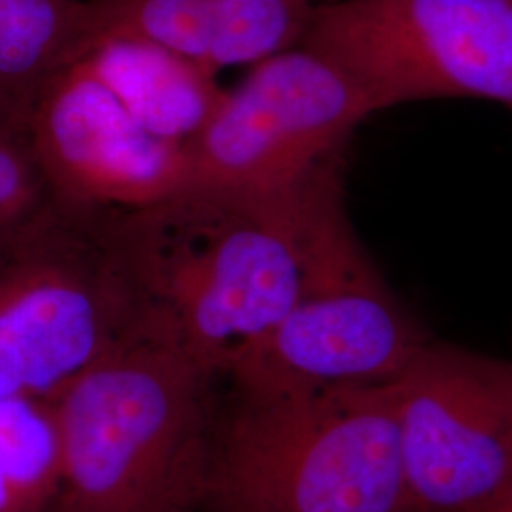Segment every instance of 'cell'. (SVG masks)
I'll use <instances>...</instances> for the list:
<instances>
[{
	"label": "cell",
	"instance_id": "6da1fadb",
	"mask_svg": "<svg viewBox=\"0 0 512 512\" xmlns=\"http://www.w3.org/2000/svg\"><path fill=\"white\" fill-rule=\"evenodd\" d=\"M342 165L281 194L188 188L105 220L148 338L232 378L353 230Z\"/></svg>",
	"mask_w": 512,
	"mask_h": 512
},
{
	"label": "cell",
	"instance_id": "7a4b0ae2",
	"mask_svg": "<svg viewBox=\"0 0 512 512\" xmlns=\"http://www.w3.org/2000/svg\"><path fill=\"white\" fill-rule=\"evenodd\" d=\"M209 378L150 338L128 344L50 401L61 512H196L215 418Z\"/></svg>",
	"mask_w": 512,
	"mask_h": 512
},
{
	"label": "cell",
	"instance_id": "3957f363",
	"mask_svg": "<svg viewBox=\"0 0 512 512\" xmlns=\"http://www.w3.org/2000/svg\"><path fill=\"white\" fill-rule=\"evenodd\" d=\"M211 512H408L395 382L359 389L238 387L215 423Z\"/></svg>",
	"mask_w": 512,
	"mask_h": 512
},
{
	"label": "cell",
	"instance_id": "277c9868",
	"mask_svg": "<svg viewBox=\"0 0 512 512\" xmlns=\"http://www.w3.org/2000/svg\"><path fill=\"white\" fill-rule=\"evenodd\" d=\"M141 338L147 332L105 220L52 203L0 236V397L50 403Z\"/></svg>",
	"mask_w": 512,
	"mask_h": 512
},
{
	"label": "cell",
	"instance_id": "5b68a950",
	"mask_svg": "<svg viewBox=\"0 0 512 512\" xmlns=\"http://www.w3.org/2000/svg\"><path fill=\"white\" fill-rule=\"evenodd\" d=\"M374 112L429 99L512 110V0H323L302 44Z\"/></svg>",
	"mask_w": 512,
	"mask_h": 512
},
{
	"label": "cell",
	"instance_id": "8992f818",
	"mask_svg": "<svg viewBox=\"0 0 512 512\" xmlns=\"http://www.w3.org/2000/svg\"><path fill=\"white\" fill-rule=\"evenodd\" d=\"M370 114L348 74L304 46L264 59L190 143V188L289 192L344 156Z\"/></svg>",
	"mask_w": 512,
	"mask_h": 512
},
{
	"label": "cell",
	"instance_id": "52a82bcc",
	"mask_svg": "<svg viewBox=\"0 0 512 512\" xmlns=\"http://www.w3.org/2000/svg\"><path fill=\"white\" fill-rule=\"evenodd\" d=\"M408 512H473L512 492V361L431 340L395 382Z\"/></svg>",
	"mask_w": 512,
	"mask_h": 512
},
{
	"label": "cell",
	"instance_id": "ba28073f",
	"mask_svg": "<svg viewBox=\"0 0 512 512\" xmlns=\"http://www.w3.org/2000/svg\"><path fill=\"white\" fill-rule=\"evenodd\" d=\"M27 137L55 207L110 220L165 202L192 184L188 148L141 128L80 61L27 99Z\"/></svg>",
	"mask_w": 512,
	"mask_h": 512
},
{
	"label": "cell",
	"instance_id": "9c48e42d",
	"mask_svg": "<svg viewBox=\"0 0 512 512\" xmlns=\"http://www.w3.org/2000/svg\"><path fill=\"white\" fill-rule=\"evenodd\" d=\"M431 340L357 239L230 380L272 391L378 387L397 382Z\"/></svg>",
	"mask_w": 512,
	"mask_h": 512
},
{
	"label": "cell",
	"instance_id": "30bf717a",
	"mask_svg": "<svg viewBox=\"0 0 512 512\" xmlns=\"http://www.w3.org/2000/svg\"><path fill=\"white\" fill-rule=\"evenodd\" d=\"M80 61L152 137L190 147L224 97L217 74L135 38L92 40Z\"/></svg>",
	"mask_w": 512,
	"mask_h": 512
},
{
	"label": "cell",
	"instance_id": "8fae6325",
	"mask_svg": "<svg viewBox=\"0 0 512 512\" xmlns=\"http://www.w3.org/2000/svg\"><path fill=\"white\" fill-rule=\"evenodd\" d=\"M88 19L84 0H0V90L29 99L82 52Z\"/></svg>",
	"mask_w": 512,
	"mask_h": 512
},
{
	"label": "cell",
	"instance_id": "7c38bea8",
	"mask_svg": "<svg viewBox=\"0 0 512 512\" xmlns=\"http://www.w3.org/2000/svg\"><path fill=\"white\" fill-rule=\"evenodd\" d=\"M61 450L50 403L0 397V512H42L59 494Z\"/></svg>",
	"mask_w": 512,
	"mask_h": 512
},
{
	"label": "cell",
	"instance_id": "4fadbf2b",
	"mask_svg": "<svg viewBox=\"0 0 512 512\" xmlns=\"http://www.w3.org/2000/svg\"><path fill=\"white\" fill-rule=\"evenodd\" d=\"M52 205L25 124L0 116V236L31 222Z\"/></svg>",
	"mask_w": 512,
	"mask_h": 512
},
{
	"label": "cell",
	"instance_id": "5bb4252c",
	"mask_svg": "<svg viewBox=\"0 0 512 512\" xmlns=\"http://www.w3.org/2000/svg\"><path fill=\"white\" fill-rule=\"evenodd\" d=\"M473 512H512V492Z\"/></svg>",
	"mask_w": 512,
	"mask_h": 512
},
{
	"label": "cell",
	"instance_id": "9a60e30c",
	"mask_svg": "<svg viewBox=\"0 0 512 512\" xmlns=\"http://www.w3.org/2000/svg\"><path fill=\"white\" fill-rule=\"evenodd\" d=\"M42 512H61L59 511V509H57V505H55V503H52V505H50V507H48V509H44V511Z\"/></svg>",
	"mask_w": 512,
	"mask_h": 512
},
{
	"label": "cell",
	"instance_id": "2e32d148",
	"mask_svg": "<svg viewBox=\"0 0 512 512\" xmlns=\"http://www.w3.org/2000/svg\"><path fill=\"white\" fill-rule=\"evenodd\" d=\"M84 2H90V0H84Z\"/></svg>",
	"mask_w": 512,
	"mask_h": 512
}]
</instances>
